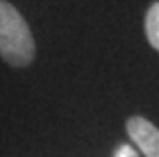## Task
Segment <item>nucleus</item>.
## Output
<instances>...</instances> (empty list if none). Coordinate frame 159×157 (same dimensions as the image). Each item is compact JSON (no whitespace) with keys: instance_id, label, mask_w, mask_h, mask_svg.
<instances>
[{"instance_id":"nucleus-1","label":"nucleus","mask_w":159,"mask_h":157,"mask_svg":"<svg viewBox=\"0 0 159 157\" xmlns=\"http://www.w3.org/2000/svg\"><path fill=\"white\" fill-rule=\"evenodd\" d=\"M0 55L14 67H25L35 59L33 33L23 14L6 0H0Z\"/></svg>"},{"instance_id":"nucleus-3","label":"nucleus","mask_w":159,"mask_h":157,"mask_svg":"<svg viewBox=\"0 0 159 157\" xmlns=\"http://www.w3.org/2000/svg\"><path fill=\"white\" fill-rule=\"evenodd\" d=\"M145 33L151 47L159 51V2H153L145 14Z\"/></svg>"},{"instance_id":"nucleus-4","label":"nucleus","mask_w":159,"mask_h":157,"mask_svg":"<svg viewBox=\"0 0 159 157\" xmlns=\"http://www.w3.org/2000/svg\"><path fill=\"white\" fill-rule=\"evenodd\" d=\"M114 157H139V153H137V149L131 147V145H120V147L116 149V153H114Z\"/></svg>"},{"instance_id":"nucleus-2","label":"nucleus","mask_w":159,"mask_h":157,"mask_svg":"<svg viewBox=\"0 0 159 157\" xmlns=\"http://www.w3.org/2000/svg\"><path fill=\"white\" fill-rule=\"evenodd\" d=\"M126 133L139 151L145 153V157H159V129L151 120L143 116H131L126 120Z\"/></svg>"}]
</instances>
